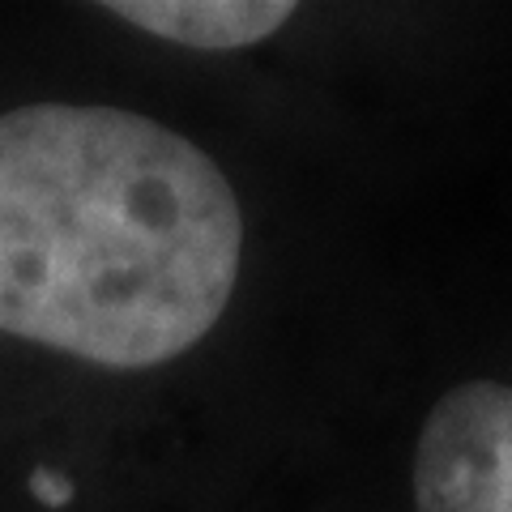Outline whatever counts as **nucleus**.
<instances>
[{
  "label": "nucleus",
  "instance_id": "obj_1",
  "mask_svg": "<svg viewBox=\"0 0 512 512\" xmlns=\"http://www.w3.org/2000/svg\"><path fill=\"white\" fill-rule=\"evenodd\" d=\"M244 205L218 158L116 103L0 111V338L94 372H154L227 316Z\"/></svg>",
  "mask_w": 512,
  "mask_h": 512
},
{
  "label": "nucleus",
  "instance_id": "obj_2",
  "mask_svg": "<svg viewBox=\"0 0 512 512\" xmlns=\"http://www.w3.org/2000/svg\"><path fill=\"white\" fill-rule=\"evenodd\" d=\"M414 512H512V384L466 380L419 427Z\"/></svg>",
  "mask_w": 512,
  "mask_h": 512
},
{
  "label": "nucleus",
  "instance_id": "obj_3",
  "mask_svg": "<svg viewBox=\"0 0 512 512\" xmlns=\"http://www.w3.org/2000/svg\"><path fill=\"white\" fill-rule=\"evenodd\" d=\"M124 26L188 52H244L295 18V5L278 0H124L103 5Z\"/></svg>",
  "mask_w": 512,
  "mask_h": 512
}]
</instances>
